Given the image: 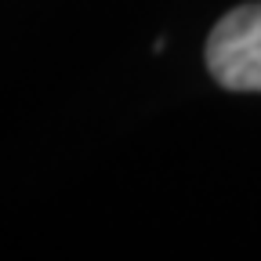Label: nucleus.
Returning a JSON list of instances; mask_svg holds the SVG:
<instances>
[{
	"instance_id": "nucleus-1",
	"label": "nucleus",
	"mask_w": 261,
	"mask_h": 261,
	"mask_svg": "<svg viewBox=\"0 0 261 261\" xmlns=\"http://www.w3.org/2000/svg\"><path fill=\"white\" fill-rule=\"evenodd\" d=\"M207 69L225 91L261 94V4L232 8L211 29Z\"/></svg>"
}]
</instances>
